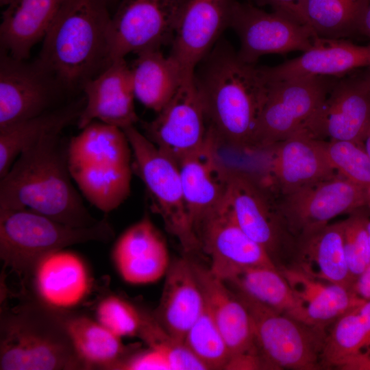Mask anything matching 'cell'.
Masks as SVG:
<instances>
[{
  "instance_id": "6da1fadb",
  "label": "cell",
  "mask_w": 370,
  "mask_h": 370,
  "mask_svg": "<svg viewBox=\"0 0 370 370\" xmlns=\"http://www.w3.org/2000/svg\"><path fill=\"white\" fill-rule=\"evenodd\" d=\"M194 76L210 127L221 145L253 149L254 136L270 81L263 66L243 61L219 39L197 64Z\"/></svg>"
},
{
  "instance_id": "7a4b0ae2",
  "label": "cell",
  "mask_w": 370,
  "mask_h": 370,
  "mask_svg": "<svg viewBox=\"0 0 370 370\" xmlns=\"http://www.w3.org/2000/svg\"><path fill=\"white\" fill-rule=\"evenodd\" d=\"M68 144L56 132L23 151L0 178V208L27 209L76 227L98 223L72 182Z\"/></svg>"
},
{
  "instance_id": "3957f363",
  "label": "cell",
  "mask_w": 370,
  "mask_h": 370,
  "mask_svg": "<svg viewBox=\"0 0 370 370\" xmlns=\"http://www.w3.org/2000/svg\"><path fill=\"white\" fill-rule=\"evenodd\" d=\"M108 0H68L43 38L38 63L68 88L83 86L110 64Z\"/></svg>"
},
{
  "instance_id": "277c9868",
  "label": "cell",
  "mask_w": 370,
  "mask_h": 370,
  "mask_svg": "<svg viewBox=\"0 0 370 370\" xmlns=\"http://www.w3.org/2000/svg\"><path fill=\"white\" fill-rule=\"evenodd\" d=\"M68 144L71 176L84 197L108 213L129 196L133 171L132 152L124 131L92 121Z\"/></svg>"
},
{
  "instance_id": "5b68a950",
  "label": "cell",
  "mask_w": 370,
  "mask_h": 370,
  "mask_svg": "<svg viewBox=\"0 0 370 370\" xmlns=\"http://www.w3.org/2000/svg\"><path fill=\"white\" fill-rule=\"evenodd\" d=\"M0 369H87L58 310L38 300L3 310L0 321Z\"/></svg>"
},
{
  "instance_id": "8992f818",
  "label": "cell",
  "mask_w": 370,
  "mask_h": 370,
  "mask_svg": "<svg viewBox=\"0 0 370 370\" xmlns=\"http://www.w3.org/2000/svg\"><path fill=\"white\" fill-rule=\"evenodd\" d=\"M113 236L106 219L91 226L76 227L27 209L0 208L1 260L24 277L51 252L89 241L108 243Z\"/></svg>"
},
{
  "instance_id": "52a82bcc",
  "label": "cell",
  "mask_w": 370,
  "mask_h": 370,
  "mask_svg": "<svg viewBox=\"0 0 370 370\" xmlns=\"http://www.w3.org/2000/svg\"><path fill=\"white\" fill-rule=\"evenodd\" d=\"M130 143L132 167L143 182L166 230L188 253L200 249L184 196L177 162L160 151L134 125L123 129Z\"/></svg>"
},
{
  "instance_id": "ba28073f",
  "label": "cell",
  "mask_w": 370,
  "mask_h": 370,
  "mask_svg": "<svg viewBox=\"0 0 370 370\" xmlns=\"http://www.w3.org/2000/svg\"><path fill=\"white\" fill-rule=\"evenodd\" d=\"M249 313L259 352L267 369L319 367L326 335L321 327L299 321L236 292Z\"/></svg>"
},
{
  "instance_id": "9c48e42d",
  "label": "cell",
  "mask_w": 370,
  "mask_h": 370,
  "mask_svg": "<svg viewBox=\"0 0 370 370\" xmlns=\"http://www.w3.org/2000/svg\"><path fill=\"white\" fill-rule=\"evenodd\" d=\"M332 79L325 77L269 79L268 94L254 133L253 149L273 147L294 135L306 133Z\"/></svg>"
},
{
  "instance_id": "30bf717a",
  "label": "cell",
  "mask_w": 370,
  "mask_h": 370,
  "mask_svg": "<svg viewBox=\"0 0 370 370\" xmlns=\"http://www.w3.org/2000/svg\"><path fill=\"white\" fill-rule=\"evenodd\" d=\"M279 195L277 201L284 225L298 239L327 225L334 217L354 212L369 203L367 190L338 173Z\"/></svg>"
},
{
  "instance_id": "8fae6325",
  "label": "cell",
  "mask_w": 370,
  "mask_h": 370,
  "mask_svg": "<svg viewBox=\"0 0 370 370\" xmlns=\"http://www.w3.org/2000/svg\"><path fill=\"white\" fill-rule=\"evenodd\" d=\"M230 27L236 33L244 62L256 64L262 56L309 49L317 37L312 28L278 12H267L250 2L236 1Z\"/></svg>"
},
{
  "instance_id": "7c38bea8",
  "label": "cell",
  "mask_w": 370,
  "mask_h": 370,
  "mask_svg": "<svg viewBox=\"0 0 370 370\" xmlns=\"http://www.w3.org/2000/svg\"><path fill=\"white\" fill-rule=\"evenodd\" d=\"M145 136L177 163L199 148L207 134L203 99L194 72L151 121L143 123Z\"/></svg>"
},
{
  "instance_id": "4fadbf2b",
  "label": "cell",
  "mask_w": 370,
  "mask_h": 370,
  "mask_svg": "<svg viewBox=\"0 0 370 370\" xmlns=\"http://www.w3.org/2000/svg\"><path fill=\"white\" fill-rule=\"evenodd\" d=\"M184 0H121L112 16L111 61L172 40Z\"/></svg>"
},
{
  "instance_id": "5bb4252c",
  "label": "cell",
  "mask_w": 370,
  "mask_h": 370,
  "mask_svg": "<svg viewBox=\"0 0 370 370\" xmlns=\"http://www.w3.org/2000/svg\"><path fill=\"white\" fill-rule=\"evenodd\" d=\"M271 190L250 174L229 168L224 204L239 227L273 258L287 231Z\"/></svg>"
},
{
  "instance_id": "9a60e30c",
  "label": "cell",
  "mask_w": 370,
  "mask_h": 370,
  "mask_svg": "<svg viewBox=\"0 0 370 370\" xmlns=\"http://www.w3.org/2000/svg\"><path fill=\"white\" fill-rule=\"evenodd\" d=\"M200 249L210 259V272L225 280L248 267L276 268L273 258L237 224L224 201L196 228Z\"/></svg>"
},
{
  "instance_id": "2e32d148",
  "label": "cell",
  "mask_w": 370,
  "mask_h": 370,
  "mask_svg": "<svg viewBox=\"0 0 370 370\" xmlns=\"http://www.w3.org/2000/svg\"><path fill=\"white\" fill-rule=\"evenodd\" d=\"M25 60L1 51L0 129L51 110L56 81L37 61Z\"/></svg>"
},
{
  "instance_id": "e0dca14e",
  "label": "cell",
  "mask_w": 370,
  "mask_h": 370,
  "mask_svg": "<svg viewBox=\"0 0 370 370\" xmlns=\"http://www.w3.org/2000/svg\"><path fill=\"white\" fill-rule=\"evenodd\" d=\"M370 126V89L366 77L333 80L306 134L326 141L360 144Z\"/></svg>"
},
{
  "instance_id": "ac0fdd59",
  "label": "cell",
  "mask_w": 370,
  "mask_h": 370,
  "mask_svg": "<svg viewBox=\"0 0 370 370\" xmlns=\"http://www.w3.org/2000/svg\"><path fill=\"white\" fill-rule=\"evenodd\" d=\"M219 145L216 134L208 127L203 144L177 163L186 206L195 232L221 206L225 197L229 168L220 159Z\"/></svg>"
},
{
  "instance_id": "d6986e66",
  "label": "cell",
  "mask_w": 370,
  "mask_h": 370,
  "mask_svg": "<svg viewBox=\"0 0 370 370\" xmlns=\"http://www.w3.org/2000/svg\"><path fill=\"white\" fill-rule=\"evenodd\" d=\"M236 0H184L169 55L188 72L197 64L230 27Z\"/></svg>"
},
{
  "instance_id": "ffe728a7",
  "label": "cell",
  "mask_w": 370,
  "mask_h": 370,
  "mask_svg": "<svg viewBox=\"0 0 370 370\" xmlns=\"http://www.w3.org/2000/svg\"><path fill=\"white\" fill-rule=\"evenodd\" d=\"M82 88L86 101L77 121L79 130L96 119L122 130L138 121L130 66L125 58L112 60Z\"/></svg>"
},
{
  "instance_id": "44dd1931",
  "label": "cell",
  "mask_w": 370,
  "mask_h": 370,
  "mask_svg": "<svg viewBox=\"0 0 370 370\" xmlns=\"http://www.w3.org/2000/svg\"><path fill=\"white\" fill-rule=\"evenodd\" d=\"M362 68H370V45H356L345 38L319 36L312 46L299 56L275 66H263L271 80L341 78Z\"/></svg>"
},
{
  "instance_id": "7402d4cb",
  "label": "cell",
  "mask_w": 370,
  "mask_h": 370,
  "mask_svg": "<svg viewBox=\"0 0 370 370\" xmlns=\"http://www.w3.org/2000/svg\"><path fill=\"white\" fill-rule=\"evenodd\" d=\"M112 258L121 278L132 284L156 282L170 265L166 243L147 214L120 236Z\"/></svg>"
},
{
  "instance_id": "603a6c76",
  "label": "cell",
  "mask_w": 370,
  "mask_h": 370,
  "mask_svg": "<svg viewBox=\"0 0 370 370\" xmlns=\"http://www.w3.org/2000/svg\"><path fill=\"white\" fill-rule=\"evenodd\" d=\"M273 147L271 177L279 195L338 173L328 158L325 141L306 133L294 135Z\"/></svg>"
},
{
  "instance_id": "cb8c5ba5",
  "label": "cell",
  "mask_w": 370,
  "mask_h": 370,
  "mask_svg": "<svg viewBox=\"0 0 370 370\" xmlns=\"http://www.w3.org/2000/svg\"><path fill=\"white\" fill-rule=\"evenodd\" d=\"M29 277L32 278L37 300L56 310L76 306L90 289V276L84 260L63 249L40 259Z\"/></svg>"
},
{
  "instance_id": "d4e9b609",
  "label": "cell",
  "mask_w": 370,
  "mask_h": 370,
  "mask_svg": "<svg viewBox=\"0 0 370 370\" xmlns=\"http://www.w3.org/2000/svg\"><path fill=\"white\" fill-rule=\"evenodd\" d=\"M154 317L173 338L184 343L187 332L201 314L204 296L193 262L175 260L168 268Z\"/></svg>"
},
{
  "instance_id": "484cf974",
  "label": "cell",
  "mask_w": 370,
  "mask_h": 370,
  "mask_svg": "<svg viewBox=\"0 0 370 370\" xmlns=\"http://www.w3.org/2000/svg\"><path fill=\"white\" fill-rule=\"evenodd\" d=\"M193 264L205 302L225 339L230 358L244 354H260L251 319L245 304L208 268L195 262Z\"/></svg>"
},
{
  "instance_id": "4316f807",
  "label": "cell",
  "mask_w": 370,
  "mask_h": 370,
  "mask_svg": "<svg viewBox=\"0 0 370 370\" xmlns=\"http://www.w3.org/2000/svg\"><path fill=\"white\" fill-rule=\"evenodd\" d=\"M67 1L11 0L2 13L1 51L18 60L28 58Z\"/></svg>"
},
{
  "instance_id": "83f0119b",
  "label": "cell",
  "mask_w": 370,
  "mask_h": 370,
  "mask_svg": "<svg viewBox=\"0 0 370 370\" xmlns=\"http://www.w3.org/2000/svg\"><path fill=\"white\" fill-rule=\"evenodd\" d=\"M297 269L309 276L351 288L354 282L343 245V221L298 239Z\"/></svg>"
},
{
  "instance_id": "f1b7e54d",
  "label": "cell",
  "mask_w": 370,
  "mask_h": 370,
  "mask_svg": "<svg viewBox=\"0 0 370 370\" xmlns=\"http://www.w3.org/2000/svg\"><path fill=\"white\" fill-rule=\"evenodd\" d=\"M136 54L130 66L135 98L158 113L171 99L187 75L179 62L160 49H149Z\"/></svg>"
},
{
  "instance_id": "f546056e",
  "label": "cell",
  "mask_w": 370,
  "mask_h": 370,
  "mask_svg": "<svg viewBox=\"0 0 370 370\" xmlns=\"http://www.w3.org/2000/svg\"><path fill=\"white\" fill-rule=\"evenodd\" d=\"M77 355L87 369H119L133 352L121 338L83 314L58 310Z\"/></svg>"
},
{
  "instance_id": "4dcf8cb0",
  "label": "cell",
  "mask_w": 370,
  "mask_h": 370,
  "mask_svg": "<svg viewBox=\"0 0 370 370\" xmlns=\"http://www.w3.org/2000/svg\"><path fill=\"white\" fill-rule=\"evenodd\" d=\"M280 271L312 325L323 328L364 301L351 288L313 278L297 267L283 268Z\"/></svg>"
},
{
  "instance_id": "1f68e13d",
  "label": "cell",
  "mask_w": 370,
  "mask_h": 370,
  "mask_svg": "<svg viewBox=\"0 0 370 370\" xmlns=\"http://www.w3.org/2000/svg\"><path fill=\"white\" fill-rule=\"evenodd\" d=\"M223 281L234 287L238 293L279 312L312 325L301 303L277 267L241 268Z\"/></svg>"
},
{
  "instance_id": "d6a6232c",
  "label": "cell",
  "mask_w": 370,
  "mask_h": 370,
  "mask_svg": "<svg viewBox=\"0 0 370 370\" xmlns=\"http://www.w3.org/2000/svg\"><path fill=\"white\" fill-rule=\"evenodd\" d=\"M78 102L0 129V178L25 149L47 134L62 132L78 117L84 106Z\"/></svg>"
},
{
  "instance_id": "836d02e7",
  "label": "cell",
  "mask_w": 370,
  "mask_h": 370,
  "mask_svg": "<svg viewBox=\"0 0 370 370\" xmlns=\"http://www.w3.org/2000/svg\"><path fill=\"white\" fill-rule=\"evenodd\" d=\"M368 0H307L310 25L319 37L345 38L357 32Z\"/></svg>"
},
{
  "instance_id": "e575fe53",
  "label": "cell",
  "mask_w": 370,
  "mask_h": 370,
  "mask_svg": "<svg viewBox=\"0 0 370 370\" xmlns=\"http://www.w3.org/2000/svg\"><path fill=\"white\" fill-rule=\"evenodd\" d=\"M358 306L336 319L325 338L321 363L349 369L355 360L367 349V333Z\"/></svg>"
},
{
  "instance_id": "d590c367",
  "label": "cell",
  "mask_w": 370,
  "mask_h": 370,
  "mask_svg": "<svg viewBox=\"0 0 370 370\" xmlns=\"http://www.w3.org/2000/svg\"><path fill=\"white\" fill-rule=\"evenodd\" d=\"M184 343L207 369H225L230 353L206 302Z\"/></svg>"
},
{
  "instance_id": "8d00e7d4",
  "label": "cell",
  "mask_w": 370,
  "mask_h": 370,
  "mask_svg": "<svg viewBox=\"0 0 370 370\" xmlns=\"http://www.w3.org/2000/svg\"><path fill=\"white\" fill-rule=\"evenodd\" d=\"M138 336L148 347L163 354L170 370L207 369L184 343L175 340L162 328L154 316L145 313Z\"/></svg>"
},
{
  "instance_id": "74e56055",
  "label": "cell",
  "mask_w": 370,
  "mask_h": 370,
  "mask_svg": "<svg viewBox=\"0 0 370 370\" xmlns=\"http://www.w3.org/2000/svg\"><path fill=\"white\" fill-rule=\"evenodd\" d=\"M325 148L334 170L369 193L370 158L363 147L352 141L330 140L325 141Z\"/></svg>"
},
{
  "instance_id": "f35d334b",
  "label": "cell",
  "mask_w": 370,
  "mask_h": 370,
  "mask_svg": "<svg viewBox=\"0 0 370 370\" xmlns=\"http://www.w3.org/2000/svg\"><path fill=\"white\" fill-rule=\"evenodd\" d=\"M144 314L130 301L115 295L103 297L96 308L97 321L121 338L138 336Z\"/></svg>"
},
{
  "instance_id": "ab89813d",
  "label": "cell",
  "mask_w": 370,
  "mask_h": 370,
  "mask_svg": "<svg viewBox=\"0 0 370 370\" xmlns=\"http://www.w3.org/2000/svg\"><path fill=\"white\" fill-rule=\"evenodd\" d=\"M356 212L343 221L345 255L354 281L370 264L368 219Z\"/></svg>"
},
{
  "instance_id": "60d3db41",
  "label": "cell",
  "mask_w": 370,
  "mask_h": 370,
  "mask_svg": "<svg viewBox=\"0 0 370 370\" xmlns=\"http://www.w3.org/2000/svg\"><path fill=\"white\" fill-rule=\"evenodd\" d=\"M119 369L170 370V367L161 352L148 347L145 351L132 353L121 365Z\"/></svg>"
},
{
  "instance_id": "b9f144b4",
  "label": "cell",
  "mask_w": 370,
  "mask_h": 370,
  "mask_svg": "<svg viewBox=\"0 0 370 370\" xmlns=\"http://www.w3.org/2000/svg\"><path fill=\"white\" fill-rule=\"evenodd\" d=\"M254 1L258 5L271 6L273 11L280 12L294 21L306 25H310L306 14L307 0H248ZM313 30V29H312Z\"/></svg>"
},
{
  "instance_id": "7bdbcfd3",
  "label": "cell",
  "mask_w": 370,
  "mask_h": 370,
  "mask_svg": "<svg viewBox=\"0 0 370 370\" xmlns=\"http://www.w3.org/2000/svg\"><path fill=\"white\" fill-rule=\"evenodd\" d=\"M351 290L360 299H370V264L354 281Z\"/></svg>"
},
{
  "instance_id": "ee69618b",
  "label": "cell",
  "mask_w": 370,
  "mask_h": 370,
  "mask_svg": "<svg viewBox=\"0 0 370 370\" xmlns=\"http://www.w3.org/2000/svg\"><path fill=\"white\" fill-rule=\"evenodd\" d=\"M358 310L367 333V349L370 348V299L364 301Z\"/></svg>"
},
{
  "instance_id": "f6af8a7d",
  "label": "cell",
  "mask_w": 370,
  "mask_h": 370,
  "mask_svg": "<svg viewBox=\"0 0 370 370\" xmlns=\"http://www.w3.org/2000/svg\"><path fill=\"white\" fill-rule=\"evenodd\" d=\"M357 32L370 38V0L367 1L365 10L360 18Z\"/></svg>"
},
{
  "instance_id": "bcb514c9",
  "label": "cell",
  "mask_w": 370,
  "mask_h": 370,
  "mask_svg": "<svg viewBox=\"0 0 370 370\" xmlns=\"http://www.w3.org/2000/svg\"><path fill=\"white\" fill-rule=\"evenodd\" d=\"M351 369L370 370V351L361 354L353 363Z\"/></svg>"
},
{
  "instance_id": "7dc6e473",
  "label": "cell",
  "mask_w": 370,
  "mask_h": 370,
  "mask_svg": "<svg viewBox=\"0 0 370 370\" xmlns=\"http://www.w3.org/2000/svg\"><path fill=\"white\" fill-rule=\"evenodd\" d=\"M360 145L363 147L370 158V126L365 134Z\"/></svg>"
},
{
  "instance_id": "c3c4849f",
  "label": "cell",
  "mask_w": 370,
  "mask_h": 370,
  "mask_svg": "<svg viewBox=\"0 0 370 370\" xmlns=\"http://www.w3.org/2000/svg\"><path fill=\"white\" fill-rule=\"evenodd\" d=\"M367 230L369 245H370V220H369V219H368L367 223Z\"/></svg>"
},
{
  "instance_id": "681fc988",
  "label": "cell",
  "mask_w": 370,
  "mask_h": 370,
  "mask_svg": "<svg viewBox=\"0 0 370 370\" xmlns=\"http://www.w3.org/2000/svg\"><path fill=\"white\" fill-rule=\"evenodd\" d=\"M11 0H0L1 5H7Z\"/></svg>"
},
{
  "instance_id": "f907efd6",
  "label": "cell",
  "mask_w": 370,
  "mask_h": 370,
  "mask_svg": "<svg viewBox=\"0 0 370 370\" xmlns=\"http://www.w3.org/2000/svg\"><path fill=\"white\" fill-rule=\"evenodd\" d=\"M365 77H366V79L367 80L368 85H369V89H370V73H368L367 75H366Z\"/></svg>"
},
{
  "instance_id": "816d5d0a",
  "label": "cell",
  "mask_w": 370,
  "mask_h": 370,
  "mask_svg": "<svg viewBox=\"0 0 370 370\" xmlns=\"http://www.w3.org/2000/svg\"><path fill=\"white\" fill-rule=\"evenodd\" d=\"M117 1V0H108V3H110V2L112 1Z\"/></svg>"
},
{
  "instance_id": "f5cc1de1",
  "label": "cell",
  "mask_w": 370,
  "mask_h": 370,
  "mask_svg": "<svg viewBox=\"0 0 370 370\" xmlns=\"http://www.w3.org/2000/svg\"><path fill=\"white\" fill-rule=\"evenodd\" d=\"M369 202H370V191L369 192Z\"/></svg>"
}]
</instances>
